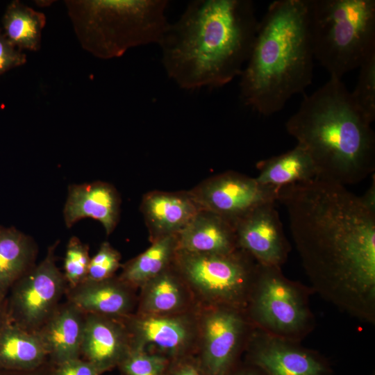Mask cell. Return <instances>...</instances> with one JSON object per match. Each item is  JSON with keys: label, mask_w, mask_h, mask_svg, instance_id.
<instances>
[{"label": "cell", "mask_w": 375, "mask_h": 375, "mask_svg": "<svg viewBox=\"0 0 375 375\" xmlns=\"http://www.w3.org/2000/svg\"><path fill=\"white\" fill-rule=\"evenodd\" d=\"M311 288L339 310L375 323V213L344 185L319 178L278 188Z\"/></svg>", "instance_id": "cell-1"}, {"label": "cell", "mask_w": 375, "mask_h": 375, "mask_svg": "<svg viewBox=\"0 0 375 375\" xmlns=\"http://www.w3.org/2000/svg\"><path fill=\"white\" fill-rule=\"evenodd\" d=\"M258 24L251 0L189 1L158 44L167 76L185 90L228 84L242 72Z\"/></svg>", "instance_id": "cell-2"}, {"label": "cell", "mask_w": 375, "mask_h": 375, "mask_svg": "<svg viewBox=\"0 0 375 375\" xmlns=\"http://www.w3.org/2000/svg\"><path fill=\"white\" fill-rule=\"evenodd\" d=\"M371 125L342 79L330 77L303 98L285 128L311 158L318 178L346 186L374 172L375 134Z\"/></svg>", "instance_id": "cell-3"}, {"label": "cell", "mask_w": 375, "mask_h": 375, "mask_svg": "<svg viewBox=\"0 0 375 375\" xmlns=\"http://www.w3.org/2000/svg\"><path fill=\"white\" fill-rule=\"evenodd\" d=\"M314 56L307 0H276L267 8L240 76L244 105L269 116L312 83Z\"/></svg>", "instance_id": "cell-4"}, {"label": "cell", "mask_w": 375, "mask_h": 375, "mask_svg": "<svg viewBox=\"0 0 375 375\" xmlns=\"http://www.w3.org/2000/svg\"><path fill=\"white\" fill-rule=\"evenodd\" d=\"M79 40L95 56L110 59L160 42L169 22L167 0L67 1Z\"/></svg>", "instance_id": "cell-5"}, {"label": "cell", "mask_w": 375, "mask_h": 375, "mask_svg": "<svg viewBox=\"0 0 375 375\" xmlns=\"http://www.w3.org/2000/svg\"><path fill=\"white\" fill-rule=\"evenodd\" d=\"M314 59L342 79L375 51L374 0H307Z\"/></svg>", "instance_id": "cell-6"}, {"label": "cell", "mask_w": 375, "mask_h": 375, "mask_svg": "<svg viewBox=\"0 0 375 375\" xmlns=\"http://www.w3.org/2000/svg\"><path fill=\"white\" fill-rule=\"evenodd\" d=\"M313 293L311 287L287 278L281 267L258 264L244 311L256 329L301 342L316 326L310 305Z\"/></svg>", "instance_id": "cell-7"}, {"label": "cell", "mask_w": 375, "mask_h": 375, "mask_svg": "<svg viewBox=\"0 0 375 375\" xmlns=\"http://www.w3.org/2000/svg\"><path fill=\"white\" fill-rule=\"evenodd\" d=\"M173 265L199 307L228 306L244 310L258 263L238 249L225 254L177 250Z\"/></svg>", "instance_id": "cell-8"}, {"label": "cell", "mask_w": 375, "mask_h": 375, "mask_svg": "<svg viewBox=\"0 0 375 375\" xmlns=\"http://www.w3.org/2000/svg\"><path fill=\"white\" fill-rule=\"evenodd\" d=\"M195 358L202 375H228L242 360L255 328L244 309L199 307Z\"/></svg>", "instance_id": "cell-9"}, {"label": "cell", "mask_w": 375, "mask_h": 375, "mask_svg": "<svg viewBox=\"0 0 375 375\" xmlns=\"http://www.w3.org/2000/svg\"><path fill=\"white\" fill-rule=\"evenodd\" d=\"M58 244L56 242L50 246L42 261L12 286L3 303L7 319L27 331L37 332L65 294L67 283L56 263Z\"/></svg>", "instance_id": "cell-10"}, {"label": "cell", "mask_w": 375, "mask_h": 375, "mask_svg": "<svg viewBox=\"0 0 375 375\" xmlns=\"http://www.w3.org/2000/svg\"><path fill=\"white\" fill-rule=\"evenodd\" d=\"M198 310L165 315L133 313L122 320L131 338L132 350H145L169 360L195 356Z\"/></svg>", "instance_id": "cell-11"}, {"label": "cell", "mask_w": 375, "mask_h": 375, "mask_svg": "<svg viewBox=\"0 0 375 375\" xmlns=\"http://www.w3.org/2000/svg\"><path fill=\"white\" fill-rule=\"evenodd\" d=\"M278 190L260 183L256 178L228 171L206 179L189 192L201 209L234 224L255 208L276 203Z\"/></svg>", "instance_id": "cell-12"}, {"label": "cell", "mask_w": 375, "mask_h": 375, "mask_svg": "<svg viewBox=\"0 0 375 375\" xmlns=\"http://www.w3.org/2000/svg\"><path fill=\"white\" fill-rule=\"evenodd\" d=\"M243 356V360L265 375H334L330 362L319 351L256 328Z\"/></svg>", "instance_id": "cell-13"}, {"label": "cell", "mask_w": 375, "mask_h": 375, "mask_svg": "<svg viewBox=\"0 0 375 375\" xmlns=\"http://www.w3.org/2000/svg\"><path fill=\"white\" fill-rule=\"evenodd\" d=\"M275 203L260 205L234 223L239 249L258 264L281 267L291 250Z\"/></svg>", "instance_id": "cell-14"}, {"label": "cell", "mask_w": 375, "mask_h": 375, "mask_svg": "<svg viewBox=\"0 0 375 375\" xmlns=\"http://www.w3.org/2000/svg\"><path fill=\"white\" fill-rule=\"evenodd\" d=\"M132 351L122 319L85 314L81 355L103 373L119 367Z\"/></svg>", "instance_id": "cell-15"}, {"label": "cell", "mask_w": 375, "mask_h": 375, "mask_svg": "<svg viewBox=\"0 0 375 375\" xmlns=\"http://www.w3.org/2000/svg\"><path fill=\"white\" fill-rule=\"evenodd\" d=\"M136 289L118 276L101 280H85L67 288V301L85 314H99L123 319L135 313L138 304Z\"/></svg>", "instance_id": "cell-16"}, {"label": "cell", "mask_w": 375, "mask_h": 375, "mask_svg": "<svg viewBox=\"0 0 375 375\" xmlns=\"http://www.w3.org/2000/svg\"><path fill=\"white\" fill-rule=\"evenodd\" d=\"M200 209L189 191L147 192L142 197L140 210L150 242L177 235Z\"/></svg>", "instance_id": "cell-17"}, {"label": "cell", "mask_w": 375, "mask_h": 375, "mask_svg": "<svg viewBox=\"0 0 375 375\" xmlns=\"http://www.w3.org/2000/svg\"><path fill=\"white\" fill-rule=\"evenodd\" d=\"M121 199L111 184L95 181L69 187L63 214L66 226L72 227L85 217L99 221L107 235L115 228L119 219Z\"/></svg>", "instance_id": "cell-18"}, {"label": "cell", "mask_w": 375, "mask_h": 375, "mask_svg": "<svg viewBox=\"0 0 375 375\" xmlns=\"http://www.w3.org/2000/svg\"><path fill=\"white\" fill-rule=\"evenodd\" d=\"M135 313L166 315L199 308L188 286L172 264L140 289Z\"/></svg>", "instance_id": "cell-19"}, {"label": "cell", "mask_w": 375, "mask_h": 375, "mask_svg": "<svg viewBox=\"0 0 375 375\" xmlns=\"http://www.w3.org/2000/svg\"><path fill=\"white\" fill-rule=\"evenodd\" d=\"M85 316V313L67 301L60 304L52 316L35 332L51 365L80 358Z\"/></svg>", "instance_id": "cell-20"}, {"label": "cell", "mask_w": 375, "mask_h": 375, "mask_svg": "<svg viewBox=\"0 0 375 375\" xmlns=\"http://www.w3.org/2000/svg\"><path fill=\"white\" fill-rule=\"evenodd\" d=\"M176 236L178 250L190 253L225 254L239 249L233 224L205 209H200Z\"/></svg>", "instance_id": "cell-21"}, {"label": "cell", "mask_w": 375, "mask_h": 375, "mask_svg": "<svg viewBox=\"0 0 375 375\" xmlns=\"http://www.w3.org/2000/svg\"><path fill=\"white\" fill-rule=\"evenodd\" d=\"M49 362L37 333L27 331L9 322L0 327V369L28 371Z\"/></svg>", "instance_id": "cell-22"}, {"label": "cell", "mask_w": 375, "mask_h": 375, "mask_svg": "<svg viewBox=\"0 0 375 375\" xmlns=\"http://www.w3.org/2000/svg\"><path fill=\"white\" fill-rule=\"evenodd\" d=\"M37 251L31 237L13 227L0 226V303L12 286L35 265Z\"/></svg>", "instance_id": "cell-23"}, {"label": "cell", "mask_w": 375, "mask_h": 375, "mask_svg": "<svg viewBox=\"0 0 375 375\" xmlns=\"http://www.w3.org/2000/svg\"><path fill=\"white\" fill-rule=\"evenodd\" d=\"M256 168L258 171L256 180L264 185L275 188L318 178L311 158L298 145L278 156L260 160Z\"/></svg>", "instance_id": "cell-24"}, {"label": "cell", "mask_w": 375, "mask_h": 375, "mask_svg": "<svg viewBox=\"0 0 375 375\" xmlns=\"http://www.w3.org/2000/svg\"><path fill=\"white\" fill-rule=\"evenodd\" d=\"M178 250L176 235L158 239L142 253L122 265L118 277L140 289L146 282L170 267Z\"/></svg>", "instance_id": "cell-25"}, {"label": "cell", "mask_w": 375, "mask_h": 375, "mask_svg": "<svg viewBox=\"0 0 375 375\" xmlns=\"http://www.w3.org/2000/svg\"><path fill=\"white\" fill-rule=\"evenodd\" d=\"M46 24L44 13L23 4L12 1L2 19L3 33L16 48L36 51L40 49L42 31Z\"/></svg>", "instance_id": "cell-26"}, {"label": "cell", "mask_w": 375, "mask_h": 375, "mask_svg": "<svg viewBox=\"0 0 375 375\" xmlns=\"http://www.w3.org/2000/svg\"><path fill=\"white\" fill-rule=\"evenodd\" d=\"M358 68V81L350 93L357 107L372 124L375 120V51L370 53Z\"/></svg>", "instance_id": "cell-27"}, {"label": "cell", "mask_w": 375, "mask_h": 375, "mask_svg": "<svg viewBox=\"0 0 375 375\" xmlns=\"http://www.w3.org/2000/svg\"><path fill=\"white\" fill-rule=\"evenodd\" d=\"M90 259L88 245L77 237H72L67 245L63 265L67 288H74L86 279Z\"/></svg>", "instance_id": "cell-28"}, {"label": "cell", "mask_w": 375, "mask_h": 375, "mask_svg": "<svg viewBox=\"0 0 375 375\" xmlns=\"http://www.w3.org/2000/svg\"><path fill=\"white\" fill-rule=\"evenodd\" d=\"M170 361L158 353L132 350L119 367L124 375H165Z\"/></svg>", "instance_id": "cell-29"}, {"label": "cell", "mask_w": 375, "mask_h": 375, "mask_svg": "<svg viewBox=\"0 0 375 375\" xmlns=\"http://www.w3.org/2000/svg\"><path fill=\"white\" fill-rule=\"evenodd\" d=\"M120 260V253L108 242H102L97 253L90 259L86 279L101 281L114 276L122 267Z\"/></svg>", "instance_id": "cell-30"}, {"label": "cell", "mask_w": 375, "mask_h": 375, "mask_svg": "<svg viewBox=\"0 0 375 375\" xmlns=\"http://www.w3.org/2000/svg\"><path fill=\"white\" fill-rule=\"evenodd\" d=\"M103 372L90 362L80 358L51 365L49 375H101Z\"/></svg>", "instance_id": "cell-31"}, {"label": "cell", "mask_w": 375, "mask_h": 375, "mask_svg": "<svg viewBox=\"0 0 375 375\" xmlns=\"http://www.w3.org/2000/svg\"><path fill=\"white\" fill-rule=\"evenodd\" d=\"M26 62V54L7 40L0 28V75Z\"/></svg>", "instance_id": "cell-32"}, {"label": "cell", "mask_w": 375, "mask_h": 375, "mask_svg": "<svg viewBox=\"0 0 375 375\" xmlns=\"http://www.w3.org/2000/svg\"><path fill=\"white\" fill-rule=\"evenodd\" d=\"M165 375H202L194 356L170 361Z\"/></svg>", "instance_id": "cell-33"}, {"label": "cell", "mask_w": 375, "mask_h": 375, "mask_svg": "<svg viewBox=\"0 0 375 375\" xmlns=\"http://www.w3.org/2000/svg\"><path fill=\"white\" fill-rule=\"evenodd\" d=\"M228 375H265L259 368L241 360Z\"/></svg>", "instance_id": "cell-34"}, {"label": "cell", "mask_w": 375, "mask_h": 375, "mask_svg": "<svg viewBox=\"0 0 375 375\" xmlns=\"http://www.w3.org/2000/svg\"><path fill=\"white\" fill-rule=\"evenodd\" d=\"M51 363L48 362L44 365L28 371H16L0 369V375H49Z\"/></svg>", "instance_id": "cell-35"}, {"label": "cell", "mask_w": 375, "mask_h": 375, "mask_svg": "<svg viewBox=\"0 0 375 375\" xmlns=\"http://www.w3.org/2000/svg\"><path fill=\"white\" fill-rule=\"evenodd\" d=\"M364 206L369 211L375 213V178L373 176V181L369 188L363 195L360 197Z\"/></svg>", "instance_id": "cell-36"}, {"label": "cell", "mask_w": 375, "mask_h": 375, "mask_svg": "<svg viewBox=\"0 0 375 375\" xmlns=\"http://www.w3.org/2000/svg\"><path fill=\"white\" fill-rule=\"evenodd\" d=\"M6 319V314L4 312L3 303L0 305V327Z\"/></svg>", "instance_id": "cell-37"}, {"label": "cell", "mask_w": 375, "mask_h": 375, "mask_svg": "<svg viewBox=\"0 0 375 375\" xmlns=\"http://www.w3.org/2000/svg\"><path fill=\"white\" fill-rule=\"evenodd\" d=\"M372 375H374V373H373V374H372Z\"/></svg>", "instance_id": "cell-38"}, {"label": "cell", "mask_w": 375, "mask_h": 375, "mask_svg": "<svg viewBox=\"0 0 375 375\" xmlns=\"http://www.w3.org/2000/svg\"><path fill=\"white\" fill-rule=\"evenodd\" d=\"M2 304V303H0V305Z\"/></svg>", "instance_id": "cell-39"}]
</instances>
